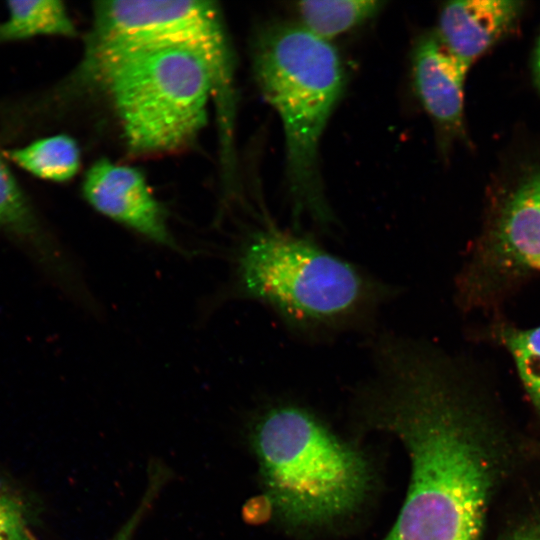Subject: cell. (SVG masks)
Here are the masks:
<instances>
[{"label":"cell","instance_id":"obj_14","mask_svg":"<svg viewBox=\"0 0 540 540\" xmlns=\"http://www.w3.org/2000/svg\"><path fill=\"white\" fill-rule=\"evenodd\" d=\"M385 2L375 0H307L296 4L300 25L329 41L377 15Z\"/></svg>","mask_w":540,"mask_h":540},{"label":"cell","instance_id":"obj_16","mask_svg":"<svg viewBox=\"0 0 540 540\" xmlns=\"http://www.w3.org/2000/svg\"><path fill=\"white\" fill-rule=\"evenodd\" d=\"M22 500L0 484V540H30Z\"/></svg>","mask_w":540,"mask_h":540},{"label":"cell","instance_id":"obj_11","mask_svg":"<svg viewBox=\"0 0 540 540\" xmlns=\"http://www.w3.org/2000/svg\"><path fill=\"white\" fill-rule=\"evenodd\" d=\"M412 67L415 90L429 116L446 132H461L464 84L470 68L453 56L436 34L418 41Z\"/></svg>","mask_w":540,"mask_h":540},{"label":"cell","instance_id":"obj_13","mask_svg":"<svg viewBox=\"0 0 540 540\" xmlns=\"http://www.w3.org/2000/svg\"><path fill=\"white\" fill-rule=\"evenodd\" d=\"M4 154L31 175L52 182L72 179L80 167L78 144L64 134L43 137Z\"/></svg>","mask_w":540,"mask_h":540},{"label":"cell","instance_id":"obj_18","mask_svg":"<svg viewBox=\"0 0 540 540\" xmlns=\"http://www.w3.org/2000/svg\"><path fill=\"white\" fill-rule=\"evenodd\" d=\"M505 540H540V516L523 523Z\"/></svg>","mask_w":540,"mask_h":540},{"label":"cell","instance_id":"obj_4","mask_svg":"<svg viewBox=\"0 0 540 540\" xmlns=\"http://www.w3.org/2000/svg\"><path fill=\"white\" fill-rule=\"evenodd\" d=\"M235 290L304 330L340 328L364 318L387 288L308 237L273 226L252 233L235 259Z\"/></svg>","mask_w":540,"mask_h":540},{"label":"cell","instance_id":"obj_15","mask_svg":"<svg viewBox=\"0 0 540 540\" xmlns=\"http://www.w3.org/2000/svg\"><path fill=\"white\" fill-rule=\"evenodd\" d=\"M493 335L513 360L521 384L540 417V325L521 328L499 323L494 326Z\"/></svg>","mask_w":540,"mask_h":540},{"label":"cell","instance_id":"obj_6","mask_svg":"<svg viewBox=\"0 0 540 540\" xmlns=\"http://www.w3.org/2000/svg\"><path fill=\"white\" fill-rule=\"evenodd\" d=\"M182 47L212 66L223 107H232V58L218 9L208 1L98 2L86 57Z\"/></svg>","mask_w":540,"mask_h":540},{"label":"cell","instance_id":"obj_12","mask_svg":"<svg viewBox=\"0 0 540 540\" xmlns=\"http://www.w3.org/2000/svg\"><path fill=\"white\" fill-rule=\"evenodd\" d=\"M7 18L0 22V43L36 36L72 37L74 23L61 1H9Z\"/></svg>","mask_w":540,"mask_h":540},{"label":"cell","instance_id":"obj_3","mask_svg":"<svg viewBox=\"0 0 540 540\" xmlns=\"http://www.w3.org/2000/svg\"><path fill=\"white\" fill-rule=\"evenodd\" d=\"M254 71L282 122L293 217L326 227L334 217L321 182L319 146L345 88L342 59L329 41L299 23L278 22L257 39Z\"/></svg>","mask_w":540,"mask_h":540},{"label":"cell","instance_id":"obj_10","mask_svg":"<svg viewBox=\"0 0 540 540\" xmlns=\"http://www.w3.org/2000/svg\"><path fill=\"white\" fill-rule=\"evenodd\" d=\"M524 3L517 0H462L441 9L436 36L469 68L516 22Z\"/></svg>","mask_w":540,"mask_h":540},{"label":"cell","instance_id":"obj_2","mask_svg":"<svg viewBox=\"0 0 540 540\" xmlns=\"http://www.w3.org/2000/svg\"><path fill=\"white\" fill-rule=\"evenodd\" d=\"M251 434L265 496L285 525L324 527L363 504L372 484L366 456L309 410L271 406Z\"/></svg>","mask_w":540,"mask_h":540},{"label":"cell","instance_id":"obj_8","mask_svg":"<svg viewBox=\"0 0 540 540\" xmlns=\"http://www.w3.org/2000/svg\"><path fill=\"white\" fill-rule=\"evenodd\" d=\"M82 192L100 214L154 244L183 251L169 228L164 209L136 168L101 159L87 171Z\"/></svg>","mask_w":540,"mask_h":540},{"label":"cell","instance_id":"obj_19","mask_svg":"<svg viewBox=\"0 0 540 540\" xmlns=\"http://www.w3.org/2000/svg\"><path fill=\"white\" fill-rule=\"evenodd\" d=\"M534 74H535L536 82L540 89V37H539L538 44L536 47V52H535Z\"/></svg>","mask_w":540,"mask_h":540},{"label":"cell","instance_id":"obj_9","mask_svg":"<svg viewBox=\"0 0 540 540\" xmlns=\"http://www.w3.org/2000/svg\"><path fill=\"white\" fill-rule=\"evenodd\" d=\"M0 230L28 253L73 296L85 287L73 264L46 230L32 202L0 157Z\"/></svg>","mask_w":540,"mask_h":540},{"label":"cell","instance_id":"obj_17","mask_svg":"<svg viewBox=\"0 0 540 540\" xmlns=\"http://www.w3.org/2000/svg\"><path fill=\"white\" fill-rule=\"evenodd\" d=\"M160 478L158 475L155 478L154 485L150 487V489L147 491V494L145 495V498L142 501L141 506L137 509V511L134 513V515L128 520V522L122 527V529L119 531L117 536L114 538V540H130L134 531L136 530V527L140 520L142 519V516L144 512L146 511V508L150 505L152 501V496H154L153 490H155L156 487H158ZM30 540H37L31 533H30Z\"/></svg>","mask_w":540,"mask_h":540},{"label":"cell","instance_id":"obj_7","mask_svg":"<svg viewBox=\"0 0 540 540\" xmlns=\"http://www.w3.org/2000/svg\"><path fill=\"white\" fill-rule=\"evenodd\" d=\"M540 272V173L525 178L499 205L460 274L466 308L491 304Z\"/></svg>","mask_w":540,"mask_h":540},{"label":"cell","instance_id":"obj_5","mask_svg":"<svg viewBox=\"0 0 540 540\" xmlns=\"http://www.w3.org/2000/svg\"><path fill=\"white\" fill-rule=\"evenodd\" d=\"M106 89L134 153L158 154L191 142L207 121L216 74L204 56L182 47L86 57L81 76Z\"/></svg>","mask_w":540,"mask_h":540},{"label":"cell","instance_id":"obj_1","mask_svg":"<svg viewBox=\"0 0 540 540\" xmlns=\"http://www.w3.org/2000/svg\"><path fill=\"white\" fill-rule=\"evenodd\" d=\"M362 413L394 435L410 466L406 497L384 540H480L495 463L463 375L434 350L388 336Z\"/></svg>","mask_w":540,"mask_h":540}]
</instances>
